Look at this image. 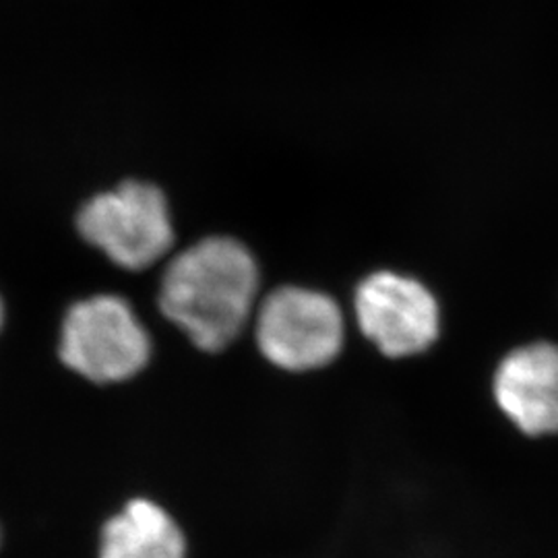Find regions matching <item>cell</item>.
<instances>
[{"label": "cell", "instance_id": "cell-1", "mask_svg": "<svg viewBox=\"0 0 558 558\" xmlns=\"http://www.w3.org/2000/svg\"><path fill=\"white\" fill-rule=\"evenodd\" d=\"M259 269L236 240L205 239L180 253L163 274L160 311L203 354L234 348L255 313Z\"/></svg>", "mask_w": 558, "mask_h": 558}, {"label": "cell", "instance_id": "cell-2", "mask_svg": "<svg viewBox=\"0 0 558 558\" xmlns=\"http://www.w3.org/2000/svg\"><path fill=\"white\" fill-rule=\"evenodd\" d=\"M57 354L75 377L98 387L137 379L154 359V338L135 308L100 294L73 304L60 323Z\"/></svg>", "mask_w": 558, "mask_h": 558}, {"label": "cell", "instance_id": "cell-3", "mask_svg": "<svg viewBox=\"0 0 558 558\" xmlns=\"http://www.w3.org/2000/svg\"><path fill=\"white\" fill-rule=\"evenodd\" d=\"M253 339L260 359L279 373L313 375L341 359L348 329L336 300L288 286L260 302Z\"/></svg>", "mask_w": 558, "mask_h": 558}, {"label": "cell", "instance_id": "cell-4", "mask_svg": "<svg viewBox=\"0 0 558 558\" xmlns=\"http://www.w3.org/2000/svg\"><path fill=\"white\" fill-rule=\"evenodd\" d=\"M77 228L108 259L133 271L158 263L174 242L163 193L140 180H126L119 189L87 201Z\"/></svg>", "mask_w": 558, "mask_h": 558}, {"label": "cell", "instance_id": "cell-5", "mask_svg": "<svg viewBox=\"0 0 558 558\" xmlns=\"http://www.w3.org/2000/svg\"><path fill=\"white\" fill-rule=\"evenodd\" d=\"M354 315L364 341L385 360L422 359L439 343V304L416 279L387 271L364 279Z\"/></svg>", "mask_w": 558, "mask_h": 558}, {"label": "cell", "instance_id": "cell-6", "mask_svg": "<svg viewBox=\"0 0 558 558\" xmlns=\"http://www.w3.org/2000/svg\"><path fill=\"white\" fill-rule=\"evenodd\" d=\"M490 389L500 416L521 437L557 439V339H530L513 345L497 362Z\"/></svg>", "mask_w": 558, "mask_h": 558}, {"label": "cell", "instance_id": "cell-7", "mask_svg": "<svg viewBox=\"0 0 558 558\" xmlns=\"http://www.w3.org/2000/svg\"><path fill=\"white\" fill-rule=\"evenodd\" d=\"M98 558H189V539L166 507L137 497L101 525Z\"/></svg>", "mask_w": 558, "mask_h": 558}, {"label": "cell", "instance_id": "cell-8", "mask_svg": "<svg viewBox=\"0 0 558 558\" xmlns=\"http://www.w3.org/2000/svg\"><path fill=\"white\" fill-rule=\"evenodd\" d=\"M0 325H2V306H0Z\"/></svg>", "mask_w": 558, "mask_h": 558}, {"label": "cell", "instance_id": "cell-9", "mask_svg": "<svg viewBox=\"0 0 558 558\" xmlns=\"http://www.w3.org/2000/svg\"><path fill=\"white\" fill-rule=\"evenodd\" d=\"M0 544H2V530H0Z\"/></svg>", "mask_w": 558, "mask_h": 558}]
</instances>
